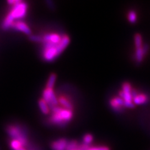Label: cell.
<instances>
[{
    "instance_id": "cell-1",
    "label": "cell",
    "mask_w": 150,
    "mask_h": 150,
    "mask_svg": "<svg viewBox=\"0 0 150 150\" xmlns=\"http://www.w3.org/2000/svg\"><path fill=\"white\" fill-rule=\"evenodd\" d=\"M52 115L50 117V122L58 126H64L73 118L72 110L63 108L58 106L53 108Z\"/></svg>"
},
{
    "instance_id": "cell-2",
    "label": "cell",
    "mask_w": 150,
    "mask_h": 150,
    "mask_svg": "<svg viewBox=\"0 0 150 150\" xmlns=\"http://www.w3.org/2000/svg\"><path fill=\"white\" fill-rule=\"evenodd\" d=\"M6 131L12 139H16L20 142L23 146L27 148L28 145V140L25 131L18 125H10L6 129Z\"/></svg>"
},
{
    "instance_id": "cell-3",
    "label": "cell",
    "mask_w": 150,
    "mask_h": 150,
    "mask_svg": "<svg viewBox=\"0 0 150 150\" xmlns=\"http://www.w3.org/2000/svg\"><path fill=\"white\" fill-rule=\"evenodd\" d=\"M132 87L129 82H125L122 84L121 90L119 91V97L123 100L125 107L128 108H133L134 107L133 103V95H132Z\"/></svg>"
},
{
    "instance_id": "cell-4",
    "label": "cell",
    "mask_w": 150,
    "mask_h": 150,
    "mask_svg": "<svg viewBox=\"0 0 150 150\" xmlns=\"http://www.w3.org/2000/svg\"><path fill=\"white\" fill-rule=\"evenodd\" d=\"M27 9L28 5L25 2L16 0V3L12 6L11 10L8 14L13 17L14 20H20L26 16Z\"/></svg>"
},
{
    "instance_id": "cell-5",
    "label": "cell",
    "mask_w": 150,
    "mask_h": 150,
    "mask_svg": "<svg viewBox=\"0 0 150 150\" xmlns=\"http://www.w3.org/2000/svg\"><path fill=\"white\" fill-rule=\"evenodd\" d=\"M43 100L48 104L51 109L58 105V99L53 89H45L43 93Z\"/></svg>"
},
{
    "instance_id": "cell-6",
    "label": "cell",
    "mask_w": 150,
    "mask_h": 150,
    "mask_svg": "<svg viewBox=\"0 0 150 150\" xmlns=\"http://www.w3.org/2000/svg\"><path fill=\"white\" fill-rule=\"evenodd\" d=\"M133 95V103L135 105H141L146 103L148 100V96L144 93H137L134 91V90H132Z\"/></svg>"
},
{
    "instance_id": "cell-7",
    "label": "cell",
    "mask_w": 150,
    "mask_h": 150,
    "mask_svg": "<svg viewBox=\"0 0 150 150\" xmlns=\"http://www.w3.org/2000/svg\"><path fill=\"white\" fill-rule=\"evenodd\" d=\"M11 28L14 30L21 31L23 33H25L26 35H29L31 34L30 28L25 22H23L22 21L17 20L16 21L14 22L11 26Z\"/></svg>"
},
{
    "instance_id": "cell-8",
    "label": "cell",
    "mask_w": 150,
    "mask_h": 150,
    "mask_svg": "<svg viewBox=\"0 0 150 150\" xmlns=\"http://www.w3.org/2000/svg\"><path fill=\"white\" fill-rule=\"evenodd\" d=\"M68 141L64 138H60L55 140L51 143V148L53 150H66L68 144Z\"/></svg>"
},
{
    "instance_id": "cell-9",
    "label": "cell",
    "mask_w": 150,
    "mask_h": 150,
    "mask_svg": "<svg viewBox=\"0 0 150 150\" xmlns=\"http://www.w3.org/2000/svg\"><path fill=\"white\" fill-rule=\"evenodd\" d=\"M148 50V45H143L142 47L137 48L135 50V59L138 63L143 62L144 58Z\"/></svg>"
},
{
    "instance_id": "cell-10",
    "label": "cell",
    "mask_w": 150,
    "mask_h": 150,
    "mask_svg": "<svg viewBox=\"0 0 150 150\" xmlns=\"http://www.w3.org/2000/svg\"><path fill=\"white\" fill-rule=\"evenodd\" d=\"M110 105L112 108L116 111H120L122 108L125 107L123 100L119 96L112 98L110 100Z\"/></svg>"
},
{
    "instance_id": "cell-11",
    "label": "cell",
    "mask_w": 150,
    "mask_h": 150,
    "mask_svg": "<svg viewBox=\"0 0 150 150\" xmlns=\"http://www.w3.org/2000/svg\"><path fill=\"white\" fill-rule=\"evenodd\" d=\"M58 103H59V104L63 106V108L72 110L73 105L71 104V103L70 102L67 98H65L64 96L60 97L58 99Z\"/></svg>"
},
{
    "instance_id": "cell-12",
    "label": "cell",
    "mask_w": 150,
    "mask_h": 150,
    "mask_svg": "<svg viewBox=\"0 0 150 150\" xmlns=\"http://www.w3.org/2000/svg\"><path fill=\"white\" fill-rule=\"evenodd\" d=\"M134 43L136 49L139 48L143 46V38L139 33L135 34L134 36Z\"/></svg>"
},
{
    "instance_id": "cell-13",
    "label": "cell",
    "mask_w": 150,
    "mask_h": 150,
    "mask_svg": "<svg viewBox=\"0 0 150 150\" xmlns=\"http://www.w3.org/2000/svg\"><path fill=\"white\" fill-rule=\"evenodd\" d=\"M39 107L43 114L47 115L50 112V107L48 106V104L43 100L41 99L39 101Z\"/></svg>"
},
{
    "instance_id": "cell-14",
    "label": "cell",
    "mask_w": 150,
    "mask_h": 150,
    "mask_svg": "<svg viewBox=\"0 0 150 150\" xmlns=\"http://www.w3.org/2000/svg\"><path fill=\"white\" fill-rule=\"evenodd\" d=\"M128 20L131 23H134L137 21V14L134 10H130L127 15Z\"/></svg>"
},
{
    "instance_id": "cell-15",
    "label": "cell",
    "mask_w": 150,
    "mask_h": 150,
    "mask_svg": "<svg viewBox=\"0 0 150 150\" xmlns=\"http://www.w3.org/2000/svg\"><path fill=\"white\" fill-rule=\"evenodd\" d=\"M56 75L54 74H51L48 78V82H47L46 88L53 89L56 81Z\"/></svg>"
},
{
    "instance_id": "cell-16",
    "label": "cell",
    "mask_w": 150,
    "mask_h": 150,
    "mask_svg": "<svg viewBox=\"0 0 150 150\" xmlns=\"http://www.w3.org/2000/svg\"><path fill=\"white\" fill-rule=\"evenodd\" d=\"M93 141V137L91 134H86L84 136L83 138V143L90 146Z\"/></svg>"
},
{
    "instance_id": "cell-17",
    "label": "cell",
    "mask_w": 150,
    "mask_h": 150,
    "mask_svg": "<svg viewBox=\"0 0 150 150\" xmlns=\"http://www.w3.org/2000/svg\"><path fill=\"white\" fill-rule=\"evenodd\" d=\"M30 40L33 41H35V42H40L42 41V38L41 37H40V36H38V35H31L30 36Z\"/></svg>"
},
{
    "instance_id": "cell-18",
    "label": "cell",
    "mask_w": 150,
    "mask_h": 150,
    "mask_svg": "<svg viewBox=\"0 0 150 150\" xmlns=\"http://www.w3.org/2000/svg\"><path fill=\"white\" fill-rule=\"evenodd\" d=\"M18 150H28V149H26V148H25L24 146H22L20 148H19Z\"/></svg>"
},
{
    "instance_id": "cell-19",
    "label": "cell",
    "mask_w": 150,
    "mask_h": 150,
    "mask_svg": "<svg viewBox=\"0 0 150 150\" xmlns=\"http://www.w3.org/2000/svg\"><path fill=\"white\" fill-rule=\"evenodd\" d=\"M71 150H82L80 148H79V145H78V146L77 147V148H74V149H71Z\"/></svg>"
}]
</instances>
